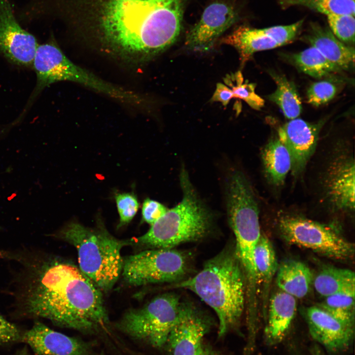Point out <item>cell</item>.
Segmentation results:
<instances>
[{
    "label": "cell",
    "mask_w": 355,
    "mask_h": 355,
    "mask_svg": "<svg viewBox=\"0 0 355 355\" xmlns=\"http://www.w3.org/2000/svg\"><path fill=\"white\" fill-rule=\"evenodd\" d=\"M42 16L59 20L126 59L148 60L173 44L184 0H38Z\"/></svg>",
    "instance_id": "cell-1"
},
{
    "label": "cell",
    "mask_w": 355,
    "mask_h": 355,
    "mask_svg": "<svg viewBox=\"0 0 355 355\" xmlns=\"http://www.w3.org/2000/svg\"><path fill=\"white\" fill-rule=\"evenodd\" d=\"M21 265L15 293L24 316L91 331L108 323L102 291L79 269L41 252H11Z\"/></svg>",
    "instance_id": "cell-2"
},
{
    "label": "cell",
    "mask_w": 355,
    "mask_h": 355,
    "mask_svg": "<svg viewBox=\"0 0 355 355\" xmlns=\"http://www.w3.org/2000/svg\"><path fill=\"white\" fill-rule=\"evenodd\" d=\"M174 284L173 287L193 292L214 311L218 320L219 337L239 324L245 307L246 286L234 249H224L194 276Z\"/></svg>",
    "instance_id": "cell-3"
},
{
    "label": "cell",
    "mask_w": 355,
    "mask_h": 355,
    "mask_svg": "<svg viewBox=\"0 0 355 355\" xmlns=\"http://www.w3.org/2000/svg\"><path fill=\"white\" fill-rule=\"evenodd\" d=\"M182 191L181 201L168 209L142 236L130 244L152 248H174L184 243L200 240L212 229L213 214L194 189L184 168L179 176Z\"/></svg>",
    "instance_id": "cell-4"
},
{
    "label": "cell",
    "mask_w": 355,
    "mask_h": 355,
    "mask_svg": "<svg viewBox=\"0 0 355 355\" xmlns=\"http://www.w3.org/2000/svg\"><path fill=\"white\" fill-rule=\"evenodd\" d=\"M57 237L75 248L79 269L102 291L113 287L122 270L121 248L129 241L116 239L102 224L91 228L74 221L65 226Z\"/></svg>",
    "instance_id": "cell-5"
},
{
    "label": "cell",
    "mask_w": 355,
    "mask_h": 355,
    "mask_svg": "<svg viewBox=\"0 0 355 355\" xmlns=\"http://www.w3.org/2000/svg\"><path fill=\"white\" fill-rule=\"evenodd\" d=\"M229 224L235 238L234 251L243 270L248 298V313H256V295L258 281L254 262V251L262 235L259 208L252 190L236 188L226 195Z\"/></svg>",
    "instance_id": "cell-6"
},
{
    "label": "cell",
    "mask_w": 355,
    "mask_h": 355,
    "mask_svg": "<svg viewBox=\"0 0 355 355\" xmlns=\"http://www.w3.org/2000/svg\"><path fill=\"white\" fill-rule=\"evenodd\" d=\"M174 292L159 295L142 307L126 312L118 323L124 333L153 347L165 346L169 332L181 307Z\"/></svg>",
    "instance_id": "cell-7"
},
{
    "label": "cell",
    "mask_w": 355,
    "mask_h": 355,
    "mask_svg": "<svg viewBox=\"0 0 355 355\" xmlns=\"http://www.w3.org/2000/svg\"><path fill=\"white\" fill-rule=\"evenodd\" d=\"M189 266L184 252L174 248H152L123 260L121 274L130 285L175 284L185 279Z\"/></svg>",
    "instance_id": "cell-8"
},
{
    "label": "cell",
    "mask_w": 355,
    "mask_h": 355,
    "mask_svg": "<svg viewBox=\"0 0 355 355\" xmlns=\"http://www.w3.org/2000/svg\"><path fill=\"white\" fill-rule=\"evenodd\" d=\"M280 232L288 243L339 260L351 258L353 244L328 225L303 216L286 214L278 221Z\"/></svg>",
    "instance_id": "cell-9"
},
{
    "label": "cell",
    "mask_w": 355,
    "mask_h": 355,
    "mask_svg": "<svg viewBox=\"0 0 355 355\" xmlns=\"http://www.w3.org/2000/svg\"><path fill=\"white\" fill-rule=\"evenodd\" d=\"M210 323L196 308L182 303L165 344L170 355H199Z\"/></svg>",
    "instance_id": "cell-10"
},
{
    "label": "cell",
    "mask_w": 355,
    "mask_h": 355,
    "mask_svg": "<svg viewBox=\"0 0 355 355\" xmlns=\"http://www.w3.org/2000/svg\"><path fill=\"white\" fill-rule=\"evenodd\" d=\"M323 122L311 123L294 118L280 126L277 137L289 152L291 171L298 176L304 170L317 146L319 133Z\"/></svg>",
    "instance_id": "cell-11"
},
{
    "label": "cell",
    "mask_w": 355,
    "mask_h": 355,
    "mask_svg": "<svg viewBox=\"0 0 355 355\" xmlns=\"http://www.w3.org/2000/svg\"><path fill=\"white\" fill-rule=\"evenodd\" d=\"M355 166L353 155L343 153L333 159L327 169L324 197L334 211H354Z\"/></svg>",
    "instance_id": "cell-12"
},
{
    "label": "cell",
    "mask_w": 355,
    "mask_h": 355,
    "mask_svg": "<svg viewBox=\"0 0 355 355\" xmlns=\"http://www.w3.org/2000/svg\"><path fill=\"white\" fill-rule=\"evenodd\" d=\"M234 8L224 2H215L204 10L199 20L188 32L185 45L189 49L209 50L215 40L236 22Z\"/></svg>",
    "instance_id": "cell-13"
},
{
    "label": "cell",
    "mask_w": 355,
    "mask_h": 355,
    "mask_svg": "<svg viewBox=\"0 0 355 355\" xmlns=\"http://www.w3.org/2000/svg\"><path fill=\"white\" fill-rule=\"evenodd\" d=\"M305 318L311 336L328 352L341 353L351 347L355 328L343 323L319 306L307 308Z\"/></svg>",
    "instance_id": "cell-14"
},
{
    "label": "cell",
    "mask_w": 355,
    "mask_h": 355,
    "mask_svg": "<svg viewBox=\"0 0 355 355\" xmlns=\"http://www.w3.org/2000/svg\"><path fill=\"white\" fill-rule=\"evenodd\" d=\"M75 65L53 42L38 45L33 63L36 84L31 100L53 83L70 81Z\"/></svg>",
    "instance_id": "cell-15"
},
{
    "label": "cell",
    "mask_w": 355,
    "mask_h": 355,
    "mask_svg": "<svg viewBox=\"0 0 355 355\" xmlns=\"http://www.w3.org/2000/svg\"><path fill=\"white\" fill-rule=\"evenodd\" d=\"M21 340L37 355H89L87 345L36 321L22 334Z\"/></svg>",
    "instance_id": "cell-16"
},
{
    "label": "cell",
    "mask_w": 355,
    "mask_h": 355,
    "mask_svg": "<svg viewBox=\"0 0 355 355\" xmlns=\"http://www.w3.org/2000/svg\"><path fill=\"white\" fill-rule=\"evenodd\" d=\"M296 298L281 290L270 301L268 316L264 329V340L270 346L277 345L287 336L295 317Z\"/></svg>",
    "instance_id": "cell-17"
},
{
    "label": "cell",
    "mask_w": 355,
    "mask_h": 355,
    "mask_svg": "<svg viewBox=\"0 0 355 355\" xmlns=\"http://www.w3.org/2000/svg\"><path fill=\"white\" fill-rule=\"evenodd\" d=\"M304 39L341 70L354 67V48L339 40L328 28L312 23Z\"/></svg>",
    "instance_id": "cell-18"
},
{
    "label": "cell",
    "mask_w": 355,
    "mask_h": 355,
    "mask_svg": "<svg viewBox=\"0 0 355 355\" xmlns=\"http://www.w3.org/2000/svg\"><path fill=\"white\" fill-rule=\"evenodd\" d=\"M277 285L280 290L295 298H302L308 293L313 274L303 262L295 260L283 261L276 272Z\"/></svg>",
    "instance_id": "cell-19"
},
{
    "label": "cell",
    "mask_w": 355,
    "mask_h": 355,
    "mask_svg": "<svg viewBox=\"0 0 355 355\" xmlns=\"http://www.w3.org/2000/svg\"><path fill=\"white\" fill-rule=\"evenodd\" d=\"M222 42L235 47L242 64L256 52L279 47L278 43L266 33L265 28L253 29L240 26L222 39Z\"/></svg>",
    "instance_id": "cell-20"
},
{
    "label": "cell",
    "mask_w": 355,
    "mask_h": 355,
    "mask_svg": "<svg viewBox=\"0 0 355 355\" xmlns=\"http://www.w3.org/2000/svg\"><path fill=\"white\" fill-rule=\"evenodd\" d=\"M261 159L268 181L275 186L283 185L291 171L292 162L289 151L277 136L265 144L261 151Z\"/></svg>",
    "instance_id": "cell-21"
},
{
    "label": "cell",
    "mask_w": 355,
    "mask_h": 355,
    "mask_svg": "<svg viewBox=\"0 0 355 355\" xmlns=\"http://www.w3.org/2000/svg\"><path fill=\"white\" fill-rule=\"evenodd\" d=\"M354 272L348 269L327 267L313 279L316 291L324 297L344 291H355Z\"/></svg>",
    "instance_id": "cell-22"
},
{
    "label": "cell",
    "mask_w": 355,
    "mask_h": 355,
    "mask_svg": "<svg viewBox=\"0 0 355 355\" xmlns=\"http://www.w3.org/2000/svg\"><path fill=\"white\" fill-rule=\"evenodd\" d=\"M288 57L300 71L315 78L327 77L342 70L313 46Z\"/></svg>",
    "instance_id": "cell-23"
},
{
    "label": "cell",
    "mask_w": 355,
    "mask_h": 355,
    "mask_svg": "<svg viewBox=\"0 0 355 355\" xmlns=\"http://www.w3.org/2000/svg\"><path fill=\"white\" fill-rule=\"evenodd\" d=\"M277 87L275 91L268 96L269 100L276 104L283 111L285 118L293 119L301 113V102L295 86L284 75L272 72Z\"/></svg>",
    "instance_id": "cell-24"
},
{
    "label": "cell",
    "mask_w": 355,
    "mask_h": 355,
    "mask_svg": "<svg viewBox=\"0 0 355 355\" xmlns=\"http://www.w3.org/2000/svg\"><path fill=\"white\" fill-rule=\"evenodd\" d=\"M318 306L343 323L355 328V291L339 292L326 297Z\"/></svg>",
    "instance_id": "cell-25"
},
{
    "label": "cell",
    "mask_w": 355,
    "mask_h": 355,
    "mask_svg": "<svg viewBox=\"0 0 355 355\" xmlns=\"http://www.w3.org/2000/svg\"><path fill=\"white\" fill-rule=\"evenodd\" d=\"M254 262L258 283L267 284L276 274L278 266L273 246L264 235H261L256 245Z\"/></svg>",
    "instance_id": "cell-26"
},
{
    "label": "cell",
    "mask_w": 355,
    "mask_h": 355,
    "mask_svg": "<svg viewBox=\"0 0 355 355\" xmlns=\"http://www.w3.org/2000/svg\"><path fill=\"white\" fill-rule=\"evenodd\" d=\"M283 7L304 6L326 16L334 14L355 15V0H280Z\"/></svg>",
    "instance_id": "cell-27"
},
{
    "label": "cell",
    "mask_w": 355,
    "mask_h": 355,
    "mask_svg": "<svg viewBox=\"0 0 355 355\" xmlns=\"http://www.w3.org/2000/svg\"><path fill=\"white\" fill-rule=\"evenodd\" d=\"M224 81L231 89L233 98L244 100L256 110H259L264 106V100L255 93L256 84L248 82L243 83L244 78L240 71L226 75Z\"/></svg>",
    "instance_id": "cell-28"
},
{
    "label": "cell",
    "mask_w": 355,
    "mask_h": 355,
    "mask_svg": "<svg viewBox=\"0 0 355 355\" xmlns=\"http://www.w3.org/2000/svg\"><path fill=\"white\" fill-rule=\"evenodd\" d=\"M327 16L330 30L341 41L346 43L355 42V16L349 14H334Z\"/></svg>",
    "instance_id": "cell-29"
},
{
    "label": "cell",
    "mask_w": 355,
    "mask_h": 355,
    "mask_svg": "<svg viewBox=\"0 0 355 355\" xmlns=\"http://www.w3.org/2000/svg\"><path fill=\"white\" fill-rule=\"evenodd\" d=\"M336 92L337 87L331 81L321 80L316 82L308 89V102L314 106H319L332 99Z\"/></svg>",
    "instance_id": "cell-30"
},
{
    "label": "cell",
    "mask_w": 355,
    "mask_h": 355,
    "mask_svg": "<svg viewBox=\"0 0 355 355\" xmlns=\"http://www.w3.org/2000/svg\"><path fill=\"white\" fill-rule=\"evenodd\" d=\"M115 199L119 216V226H122L129 223L135 216L139 207V202L131 193H118Z\"/></svg>",
    "instance_id": "cell-31"
},
{
    "label": "cell",
    "mask_w": 355,
    "mask_h": 355,
    "mask_svg": "<svg viewBox=\"0 0 355 355\" xmlns=\"http://www.w3.org/2000/svg\"><path fill=\"white\" fill-rule=\"evenodd\" d=\"M168 210L166 207L160 202L147 198L142 203V220L151 225L162 217Z\"/></svg>",
    "instance_id": "cell-32"
},
{
    "label": "cell",
    "mask_w": 355,
    "mask_h": 355,
    "mask_svg": "<svg viewBox=\"0 0 355 355\" xmlns=\"http://www.w3.org/2000/svg\"><path fill=\"white\" fill-rule=\"evenodd\" d=\"M22 336L19 328L0 314V346L17 342Z\"/></svg>",
    "instance_id": "cell-33"
},
{
    "label": "cell",
    "mask_w": 355,
    "mask_h": 355,
    "mask_svg": "<svg viewBox=\"0 0 355 355\" xmlns=\"http://www.w3.org/2000/svg\"><path fill=\"white\" fill-rule=\"evenodd\" d=\"M232 99H233V92L231 89L221 83H217L215 92L211 98V101L219 102L224 106H226Z\"/></svg>",
    "instance_id": "cell-34"
},
{
    "label": "cell",
    "mask_w": 355,
    "mask_h": 355,
    "mask_svg": "<svg viewBox=\"0 0 355 355\" xmlns=\"http://www.w3.org/2000/svg\"><path fill=\"white\" fill-rule=\"evenodd\" d=\"M311 355H325L322 349L317 344L313 345L310 348Z\"/></svg>",
    "instance_id": "cell-35"
},
{
    "label": "cell",
    "mask_w": 355,
    "mask_h": 355,
    "mask_svg": "<svg viewBox=\"0 0 355 355\" xmlns=\"http://www.w3.org/2000/svg\"><path fill=\"white\" fill-rule=\"evenodd\" d=\"M199 355H221L216 351L213 350L209 347H206L205 345L203 351Z\"/></svg>",
    "instance_id": "cell-36"
},
{
    "label": "cell",
    "mask_w": 355,
    "mask_h": 355,
    "mask_svg": "<svg viewBox=\"0 0 355 355\" xmlns=\"http://www.w3.org/2000/svg\"><path fill=\"white\" fill-rule=\"evenodd\" d=\"M292 355H301L299 351H294L292 354Z\"/></svg>",
    "instance_id": "cell-37"
}]
</instances>
